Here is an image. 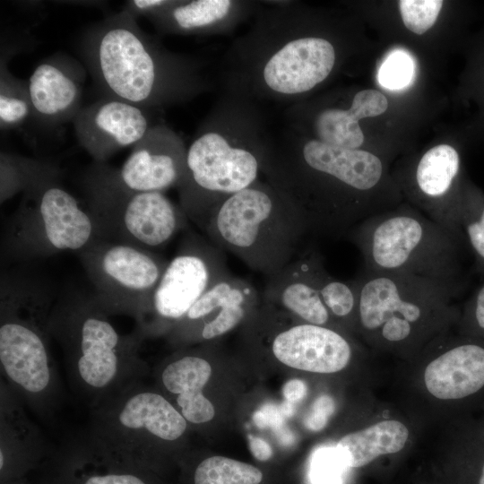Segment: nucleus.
Wrapping results in <instances>:
<instances>
[{
	"mask_svg": "<svg viewBox=\"0 0 484 484\" xmlns=\"http://www.w3.org/2000/svg\"><path fill=\"white\" fill-rule=\"evenodd\" d=\"M262 175L297 209L309 232L318 235L347 236L397 202L382 192L385 167L376 155L334 147L287 126L271 134Z\"/></svg>",
	"mask_w": 484,
	"mask_h": 484,
	"instance_id": "obj_1",
	"label": "nucleus"
},
{
	"mask_svg": "<svg viewBox=\"0 0 484 484\" xmlns=\"http://www.w3.org/2000/svg\"><path fill=\"white\" fill-rule=\"evenodd\" d=\"M267 3L224 54L220 83L223 93L259 105H291L327 80L337 50L330 39L308 30L307 11L298 3Z\"/></svg>",
	"mask_w": 484,
	"mask_h": 484,
	"instance_id": "obj_2",
	"label": "nucleus"
},
{
	"mask_svg": "<svg viewBox=\"0 0 484 484\" xmlns=\"http://www.w3.org/2000/svg\"><path fill=\"white\" fill-rule=\"evenodd\" d=\"M82 49L104 97L143 109L184 102L212 87L195 61L165 48L125 9L91 27Z\"/></svg>",
	"mask_w": 484,
	"mask_h": 484,
	"instance_id": "obj_3",
	"label": "nucleus"
},
{
	"mask_svg": "<svg viewBox=\"0 0 484 484\" xmlns=\"http://www.w3.org/2000/svg\"><path fill=\"white\" fill-rule=\"evenodd\" d=\"M260 105L222 93L187 147L179 205L200 227L227 197L259 180L271 135Z\"/></svg>",
	"mask_w": 484,
	"mask_h": 484,
	"instance_id": "obj_4",
	"label": "nucleus"
},
{
	"mask_svg": "<svg viewBox=\"0 0 484 484\" xmlns=\"http://www.w3.org/2000/svg\"><path fill=\"white\" fill-rule=\"evenodd\" d=\"M48 330L63 351L74 393L90 410L142 382L147 371L140 355L143 335L136 327L120 333L92 293L56 300Z\"/></svg>",
	"mask_w": 484,
	"mask_h": 484,
	"instance_id": "obj_5",
	"label": "nucleus"
},
{
	"mask_svg": "<svg viewBox=\"0 0 484 484\" xmlns=\"http://www.w3.org/2000/svg\"><path fill=\"white\" fill-rule=\"evenodd\" d=\"M54 294L17 272H3L0 285V364L4 381L33 411L47 417L60 396L49 350Z\"/></svg>",
	"mask_w": 484,
	"mask_h": 484,
	"instance_id": "obj_6",
	"label": "nucleus"
},
{
	"mask_svg": "<svg viewBox=\"0 0 484 484\" xmlns=\"http://www.w3.org/2000/svg\"><path fill=\"white\" fill-rule=\"evenodd\" d=\"M199 228L213 245L267 277L295 258L309 232L297 209L264 179L224 199Z\"/></svg>",
	"mask_w": 484,
	"mask_h": 484,
	"instance_id": "obj_7",
	"label": "nucleus"
},
{
	"mask_svg": "<svg viewBox=\"0 0 484 484\" xmlns=\"http://www.w3.org/2000/svg\"><path fill=\"white\" fill-rule=\"evenodd\" d=\"M346 237L359 250L367 271L467 286L465 244L417 210L388 209L364 220Z\"/></svg>",
	"mask_w": 484,
	"mask_h": 484,
	"instance_id": "obj_8",
	"label": "nucleus"
},
{
	"mask_svg": "<svg viewBox=\"0 0 484 484\" xmlns=\"http://www.w3.org/2000/svg\"><path fill=\"white\" fill-rule=\"evenodd\" d=\"M187 424L162 393L140 382L91 410L82 444L101 455L156 473L165 446L179 442Z\"/></svg>",
	"mask_w": 484,
	"mask_h": 484,
	"instance_id": "obj_9",
	"label": "nucleus"
},
{
	"mask_svg": "<svg viewBox=\"0 0 484 484\" xmlns=\"http://www.w3.org/2000/svg\"><path fill=\"white\" fill-rule=\"evenodd\" d=\"M58 178V169L52 167L23 193L3 235L4 255L31 260L77 252L97 238L91 214Z\"/></svg>",
	"mask_w": 484,
	"mask_h": 484,
	"instance_id": "obj_10",
	"label": "nucleus"
},
{
	"mask_svg": "<svg viewBox=\"0 0 484 484\" xmlns=\"http://www.w3.org/2000/svg\"><path fill=\"white\" fill-rule=\"evenodd\" d=\"M83 186L97 238L154 251L187 225L180 205L164 193L125 188L104 163L95 162Z\"/></svg>",
	"mask_w": 484,
	"mask_h": 484,
	"instance_id": "obj_11",
	"label": "nucleus"
},
{
	"mask_svg": "<svg viewBox=\"0 0 484 484\" xmlns=\"http://www.w3.org/2000/svg\"><path fill=\"white\" fill-rule=\"evenodd\" d=\"M361 327L386 343H403L425 319L452 315L453 298L466 287L419 276L363 269L354 280Z\"/></svg>",
	"mask_w": 484,
	"mask_h": 484,
	"instance_id": "obj_12",
	"label": "nucleus"
},
{
	"mask_svg": "<svg viewBox=\"0 0 484 484\" xmlns=\"http://www.w3.org/2000/svg\"><path fill=\"white\" fill-rule=\"evenodd\" d=\"M76 253L100 307L109 316H130L140 327L169 262L154 251L100 238Z\"/></svg>",
	"mask_w": 484,
	"mask_h": 484,
	"instance_id": "obj_13",
	"label": "nucleus"
},
{
	"mask_svg": "<svg viewBox=\"0 0 484 484\" xmlns=\"http://www.w3.org/2000/svg\"><path fill=\"white\" fill-rule=\"evenodd\" d=\"M223 250L194 232L186 233L168 263L140 327L144 338L172 328L218 280L229 273Z\"/></svg>",
	"mask_w": 484,
	"mask_h": 484,
	"instance_id": "obj_14",
	"label": "nucleus"
},
{
	"mask_svg": "<svg viewBox=\"0 0 484 484\" xmlns=\"http://www.w3.org/2000/svg\"><path fill=\"white\" fill-rule=\"evenodd\" d=\"M187 147L166 125H151L119 169L110 168L116 181L137 192H161L177 187L186 173Z\"/></svg>",
	"mask_w": 484,
	"mask_h": 484,
	"instance_id": "obj_15",
	"label": "nucleus"
},
{
	"mask_svg": "<svg viewBox=\"0 0 484 484\" xmlns=\"http://www.w3.org/2000/svg\"><path fill=\"white\" fill-rule=\"evenodd\" d=\"M257 302L255 287L229 272L200 297L172 328V334L183 341L213 340L242 323Z\"/></svg>",
	"mask_w": 484,
	"mask_h": 484,
	"instance_id": "obj_16",
	"label": "nucleus"
},
{
	"mask_svg": "<svg viewBox=\"0 0 484 484\" xmlns=\"http://www.w3.org/2000/svg\"><path fill=\"white\" fill-rule=\"evenodd\" d=\"M73 123L78 143L98 163L135 145L151 127L145 109L106 97L82 107Z\"/></svg>",
	"mask_w": 484,
	"mask_h": 484,
	"instance_id": "obj_17",
	"label": "nucleus"
},
{
	"mask_svg": "<svg viewBox=\"0 0 484 484\" xmlns=\"http://www.w3.org/2000/svg\"><path fill=\"white\" fill-rule=\"evenodd\" d=\"M271 351L285 366L314 373L342 370L352 355L351 345L343 334L301 320L274 333Z\"/></svg>",
	"mask_w": 484,
	"mask_h": 484,
	"instance_id": "obj_18",
	"label": "nucleus"
},
{
	"mask_svg": "<svg viewBox=\"0 0 484 484\" xmlns=\"http://www.w3.org/2000/svg\"><path fill=\"white\" fill-rule=\"evenodd\" d=\"M460 170L458 151L452 145L439 144L426 151L418 161L413 186L414 193H418L415 200L426 215L464 243L455 220L462 186L458 183Z\"/></svg>",
	"mask_w": 484,
	"mask_h": 484,
	"instance_id": "obj_19",
	"label": "nucleus"
},
{
	"mask_svg": "<svg viewBox=\"0 0 484 484\" xmlns=\"http://www.w3.org/2000/svg\"><path fill=\"white\" fill-rule=\"evenodd\" d=\"M262 5L240 0H163L146 18L167 34L221 35L233 31Z\"/></svg>",
	"mask_w": 484,
	"mask_h": 484,
	"instance_id": "obj_20",
	"label": "nucleus"
},
{
	"mask_svg": "<svg viewBox=\"0 0 484 484\" xmlns=\"http://www.w3.org/2000/svg\"><path fill=\"white\" fill-rule=\"evenodd\" d=\"M85 70L64 54L40 62L31 73L28 89L32 117L48 125L73 119L81 109Z\"/></svg>",
	"mask_w": 484,
	"mask_h": 484,
	"instance_id": "obj_21",
	"label": "nucleus"
},
{
	"mask_svg": "<svg viewBox=\"0 0 484 484\" xmlns=\"http://www.w3.org/2000/svg\"><path fill=\"white\" fill-rule=\"evenodd\" d=\"M47 444L22 402L2 379L0 386V484L24 480L47 455Z\"/></svg>",
	"mask_w": 484,
	"mask_h": 484,
	"instance_id": "obj_22",
	"label": "nucleus"
},
{
	"mask_svg": "<svg viewBox=\"0 0 484 484\" xmlns=\"http://www.w3.org/2000/svg\"><path fill=\"white\" fill-rule=\"evenodd\" d=\"M386 97L376 90L358 91L348 108L326 107L311 116L284 112L286 126L305 134L310 132L312 139L344 149H360L364 143V134L359 120L376 117L386 111Z\"/></svg>",
	"mask_w": 484,
	"mask_h": 484,
	"instance_id": "obj_23",
	"label": "nucleus"
},
{
	"mask_svg": "<svg viewBox=\"0 0 484 484\" xmlns=\"http://www.w3.org/2000/svg\"><path fill=\"white\" fill-rule=\"evenodd\" d=\"M319 252L304 250L277 273L268 277L264 300L306 323L327 326L332 316L323 303L316 283Z\"/></svg>",
	"mask_w": 484,
	"mask_h": 484,
	"instance_id": "obj_24",
	"label": "nucleus"
},
{
	"mask_svg": "<svg viewBox=\"0 0 484 484\" xmlns=\"http://www.w3.org/2000/svg\"><path fill=\"white\" fill-rule=\"evenodd\" d=\"M212 372L209 360L197 353H183L160 368V387L174 397L172 404L187 423L202 425L215 415L213 404L204 394Z\"/></svg>",
	"mask_w": 484,
	"mask_h": 484,
	"instance_id": "obj_25",
	"label": "nucleus"
},
{
	"mask_svg": "<svg viewBox=\"0 0 484 484\" xmlns=\"http://www.w3.org/2000/svg\"><path fill=\"white\" fill-rule=\"evenodd\" d=\"M428 392L442 400L475 393L484 386V346L456 344L431 360L424 373Z\"/></svg>",
	"mask_w": 484,
	"mask_h": 484,
	"instance_id": "obj_26",
	"label": "nucleus"
},
{
	"mask_svg": "<svg viewBox=\"0 0 484 484\" xmlns=\"http://www.w3.org/2000/svg\"><path fill=\"white\" fill-rule=\"evenodd\" d=\"M48 484H158L155 472L101 455L83 444L70 449Z\"/></svg>",
	"mask_w": 484,
	"mask_h": 484,
	"instance_id": "obj_27",
	"label": "nucleus"
},
{
	"mask_svg": "<svg viewBox=\"0 0 484 484\" xmlns=\"http://www.w3.org/2000/svg\"><path fill=\"white\" fill-rule=\"evenodd\" d=\"M408 436L409 430L404 424L388 419L342 436L336 446L349 467L359 468L380 455L401 451Z\"/></svg>",
	"mask_w": 484,
	"mask_h": 484,
	"instance_id": "obj_28",
	"label": "nucleus"
},
{
	"mask_svg": "<svg viewBox=\"0 0 484 484\" xmlns=\"http://www.w3.org/2000/svg\"><path fill=\"white\" fill-rule=\"evenodd\" d=\"M455 220L472 258L473 269L484 277V194L472 184L462 186Z\"/></svg>",
	"mask_w": 484,
	"mask_h": 484,
	"instance_id": "obj_29",
	"label": "nucleus"
},
{
	"mask_svg": "<svg viewBox=\"0 0 484 484\" xmlns=\"http://www.w3.org/2000/svg\"><path fill=\"white\" fill-rule=\"evenodd\" d=\"M262 480L258 468L218 455L203 459L192 473V484H260Z\"/></svg>",
	"mask_w": 484,
	"mask_h": 484,
	"instance_id": "obj_30",
	"label": "nucleus"
},
{
	"mask_svg": "<svg viewBox=\"0 0 484 484\" xmlns=\"http://www.w3.org/2000/svg\"><path fill=\"white\" fill-rule=\"evenodd\" d=\"M315 270L321 299L331 316L347 319L355 315L358 318L359 298L353 280L343 281L332 276L325 269L320 253Z\"/></svg>",
	"mask_w": 484,
	"mask_h": 484,
	"instance_id": "obj_31",
	"label": "nucleus"
},
{
	"mask_svg": "<svg viewBox=\"0 0 484 484\" xmlns=\"http://www.w3.org/2000/svg\"><path fill=\"white\" fill-rule=\"evenodd\" d=\"M32 116L28 82L14 77L1 62L0 72V127L13 129L22 125Z\"/></svg>",
	"mask_w": 484,
	"mask_h": 484,
	"instance_id": "obj_32",
	"label": "nucleus"
},
{
	"mask_svg": "<svg viewBox=\"0 0 484 484\" xmlns=\"http://www.w3.org/2000/svg\"><path fill=\"white\" fill-rule=\"evenodd\" d=\"M52 164L13 154H1V203L26 192Z\"/></svg>",
	"mask_w": 484,
	"mask_h": 484,
	"instance_id": "obj_33",
	"label": "nucleus"
},
{
	"mask_svg": "<svg viewBox=\"0 0 484 484\" xmlns=\"http://www.w3.org/2000/svg\"><path fill=\"white\" fill-rule=\"evenodd\" d=\"M349 465L337 446L318 448L312 454L309 477L312 484H343Z\"/></svg>",
	"mask_w": 484,
	"mask_h": 484,
	"instance_id": "obj_34",
	"label": "nucleus"
},
{
	"mask_svg": "<svg viewBox=\"0 0 484 484\" xmlns=\"http://www.w3.org/2000/svg\"><path fill=\"white\" fill-rule=\"evenodd\" d=\"M444 2L441 0H402L400 13L405 27L421 35L436 22Z\"/></svg>",
	"mask_w": 484,
	"mask_h": 484,
	"instance_id": "obj_35",
	"label": "nucleus"
},
{
	"mask_svg": "<svg viewBox=\"0 0 484 484\" xmlns=\"http://www.w3.org/2000/svg\"><path fill=\"white\" fill-rule=\"evenodd\" d=\"M414 65L411 56L402 51L390 54L378 72L381 85L388 89H401L411 80Z\"/></svg>",
	"mask_w": 484,
	"mask_h": 484,
	"instance_id": "obj_36",
	"label": "nucleus"
},
{
	"mask_svg": "<svg viewBox=\"0 0 484 484\" xmlns=\"http://www.w3.org/2000/svg\"><path fill=\"white\" fill-rule=\"evenodd\" d=\"M294 404L284 402L281 405L266 404L256 411L253 419L255 424L261 428H271L273 430H281L285 418L292 415Z\"/></svg>",
	"mask_w": 484,
	"mask_h": 484,
	"instance_id": "obj_37",
	"label": "nucleus"
},
{
	"mask_svg": "<svg viewBox=\"0 0 484 484\" xmlns=\"http://www.w3.org/2000/svg\"><path fill=\"white\" fill-rule=\"evenodd\" d=\"M333 411V400L328 395H321L313 402L309 412L304 419V424L309 430H321L324 428Z\"/></svg>",
	"mask_w": 484,
	"mask_h": 484,
	"instance_id": "obj_38",
	"label": "nucleus"
},
{
	"mask_svg": "<svg viewBox=\"0 0 484 484\" xmlns=\"http://www.w3.org/2000/svg\"><path fill=\"white\" fill-rule=\"evenodd\" d=\"M465 308L470 323L475 330L484 333V282L472 292Z\"/></svg>",
	"mask_w": 484,
	"mask_h": 484,
	"instance_id": "obj_39",
	"label": "nucleus"
},
{
	"mask_svg": "<svg viewBox=\"0 0 484 484\" xmlns=\"http://www.w3.org/2000/svg\"><path fill=\"white\" fill-rule=\"evenodd\" d=\"M307 392V385L299 379H291L288 381L282 389L283 396L286 402L294 404L300 402Z\"/></svg>",
	"mask_w": 484,
	"mask_h": 484,
	"instance_id": "obj_40",
	"label": "nucleus"
},
{
	"mask_svg": "<svg viewBox=\"0 0 484 484\" xmlns=\"http://www.w3.org/2000/svg\"><path fill=\"white\" fill-rule=\"evenodd\" d=\"M248 445L250 452L258 461H268L272 455V449L271 445L261 437L249 435Z\"/></svg>",
	"mask_w": 484,
	"mask_h": 484,
	"instance_id": "obj_41",
	"label": "nucleus"
},
{
	"mask_svg": "<svg viewBox=\"0 0 484 484\" xmlns=\"http://www.w3.org/2000/svg\"><path fill=\"white\" fill-rule=\"evenodd\" d=\"M3 484H30L29 482H27L24 480H17V481H13V482H8V483H3Z\"/></svg>",
	"mask_w": 484,
	"mask_h": 484,
	"instance_id": "obj_42",
	"label": "nucleus"
},
{
	"mask_svg": "<svg viewBox=\"0 0 484 484\" xmlns=\"http://www.w3.org/2000/svg\"><path fill=\"white\" fill-rule=\"evenodd\" d=\"M479 484H484V465H483V468H482V471H481V475H480V480H479Z\"/></svg>",
	"mask_w": 484,
	"mask_h": 484,
	"instance_id": "obj_43",
	"label": "nucleus"
}]
</instances>
